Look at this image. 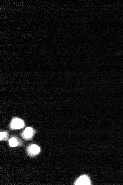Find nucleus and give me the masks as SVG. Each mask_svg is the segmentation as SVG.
I'll return each instance as SVG.
<instances>
[{"mask_svg": "<svg viewBox=\"0 0 123 185\" xmlns=\"http://www.w3.org/2000/svg\"><path fill=\"white\" fill-rule=\"evenodd\" d=\"M24 121L19 118H14L10 123V128L13 130L22 129L24 126Z\"/></svg>", "mask_w": 123, "mask_h": 185, "instance_id": "f257e3e1", "label": "nucleus"}, {"mask_svg": "<svg viewBox=\"0 0 123 185\" xmlns=\"http://www.w3.org/2000/svg\"><path fill=\"white\" fill-rule=\"evenodd\" d=\"M35 133L33 129L31 127H27L22 133V138L26 140H29L32 138Z\"/></svg>", "mask_w": 123, "mask_h": 185, "instance_id": "f03ea898", "label": "nucleus"}, {"mask_svg": "<svg viewBox=\"0 0 123 185\" xmlns=\"http://www.w3.org/2000/svg\"><path fill=\"white\" fill-rule=\"evenodd\" d=\"M91 184V180L86 175L80 177L75 183V185H90Z\"/></svg>", "mask_w": 123, "mask_h": 185, "instance_id": "7ed1b4c3", "label": "nucleus"}, {"mask_svg": "<svg viewBox=\"0 0 123 185\" xmlns=\"http://www.w3.org/2000/svg\"><path fill=\"white\" fill-rule=\"evenodd\" d=\"M40 149L39 147L36 145H32L29 146L27 149V152L28 155L33 156L40 153Z\"/></svg>", "mask_w": 123, "mask_h": 185, "instance_id": "20e7f679", "label": "nucleus"}, {"mask_svg": "<svg viewBox=\"0 0 123 185\" xmlns=\"http://www.w3.org/2000/svg\"><path fill=\"white\" fill-rule=\"evenodd\" d=\"M9 144L10 146L12 147L17 146L18 145V142L17 139L14 137L10 139L9 141Z\"/></svg>", "mask_w": 123, "mask_h": 185, "instance_id": "39448f33", "label": "nucleus"}, {"mask_svg": "<svg viewBox=\"0 0 123 185\" xmlns=\"http://www.w3.org/2000/svg\"><path fill=\"white\" fill-rule=\"evenodd\" d=\"M8 136V133L7 131L1 132L0 133V140L6 141L7 139Z\"/></svg>", "mask_w": 123, "mask_h": 185, "instance_id": "423d86ee", "label": "nucleus"}]
</instances>
